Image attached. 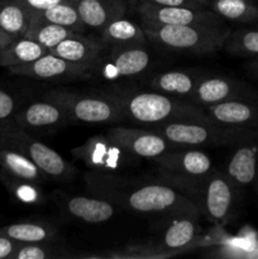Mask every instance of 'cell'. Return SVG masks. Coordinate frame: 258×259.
Listing matches in <instances>:
<instances>
[{
    "mask_svg": "<svg viewBox=\"0 0 258 259\" xmlns=\"http://www.w3.org/2000/svg\"><path fill=\"white\" fill-rule=\"evenodd\" d=\"M152 55L147 46L113 48L105 60L99 61V72L106 80H119L142 75L151 66Z\"/></svg>",
    "mask_w": 258,
    "mask_h": 259,
    "instance_id": "obj_14",
    "label": "cell"
},
{
    "mask_svg": "<svg viewBox=\"0 0 258 259\" xmlns=\"http://www.w3.org/2000/svg\"><path fill=\"white\" fill-rule=\"evenodd\" d=\"M58 242L19 243L12 259H60L73 258Z\"/></svg>",
    "mask_w": 258,
    "mask_h": 259,
    "instance_id": "obj_32",
    "label": "cell"
},
{
    "mask_svg": "<svg viewBox=\"0 0 258 259\" xmlns=\"http://www.w3.org/2000/svg\"><path fill=\"white\" fill-rule=\"evenodd\" d=\"M232 100H258V90L238 78L206 76L200 77L190 99L202 108Z\"/></svg>",
    "mask_w": 258,
    "mask_h": 259,
    "instance_id": "obj_10",
    "label": "cell"
},
{
    "mask_svg": "<svg viewBox=\"0 0 258 259\" xmlns=\"http://www.w3.org/2000/svg\"><path fill=\"white\" fill-rule=\"evenodd\" d=\"M142 25H223L224 19L210 8L161 7L141 0L137 7Z\"/></svg>",
    "mask_w": 258,
    "mask_h": 259,
    "instance_id": "obj_9",
    "label": "cell"
},
{
    "mask_svg": "<svg viewBox=\"0 0 258 259\" xmlns=\"http://www.w3.org/2000/svg\"><path fill=\"white\" fill-rule=\"evenodd\" d=\"M61 209L76 220L90 224L108 222L115 212V205L101 197L93 196H63L60 197Z\"/></svg>",
    "mask_w": 258,
    "mask_h": 259,
    "instance_id": "obj_19",
    "label": "cell"
},
{
    "mask_svg": "<svg viewBox=\"0 0 258 259\" xmlns=\"http://www.w3.org/2000/svg\"><path fill=\"white\" fill-rule=\"evenodd\" d=\"M204 2L206 3V4H207V8H209V4H210V2H212V0H204Z\"/></svg>",
    "mask_w": 258,
    "mask_h": 259,
    "instance_id": "obj_42",
    "label": "cell"
},
{
    "mask_svg": "<svg viewBox=\"0 0 258 259\" xmlns=\"http://www.w3.org/2000/svg\"><path fill=\"white\" fill-rule=\"evenodd\" d=\"M19 243L10 239L7 235L0 234V259H12Z\"/></svg>",
    "mask_w": 258,
    "mask_h": 259,
    "instance_id": "obj_38",
    "label": "cell"
},
{
    "mask_svg": "<svg viewBox=\"0 0 258 259\" xmlns=\"http://www.w3.org/2000/svg\"><path fill=\"white\" fill-rule=\"evenodd\" d=\"M0 180L3 184L9 189V191L14 195V197L24 204H42L45 201L42 191H40L39 185L32 184L25 180L15 179V177L9 176L5 172L0 174Z\"/></svg>",
    "mask_w": 258,
    "mask_h": 259,
    "instance_id": "obj_33",
    "label": "cell"
},
{
    "mask_svg": "<svg viewBox=\"0 0 258 259\" xmlns=\"http://www.w3.org/2000/svg\"><path fill=\"white\" fill-rule=\"evenodd\" d=\"M223 48L237 57L258 58V25L232 29Z\"/></svg>",
    "mask_w": 258,
    "mask_h": 259,
    "instance_id": "obj_30",
    "label": "cell"
},
{
    "mask_svg": "<svg viewBox=\"0 0 258 259\" xmlns=\"http://www.w3.org/2000/svg\"><path fill=\"white\" fill-rule=\"evenodd\" d=\"M75 159L82 162L90 171L114 172L126 162V153L106 134L93 136L81 146L71 149Z\"/></svg>",
    "mask_w": 258,
    "mask_h": 259,
    "instance_id": "obj_12",
    "label": "cell"
},
{
    "mask_svg": "<svg viewBox=\"0 0 258 259\" xmlns=\"http://www.w3.org/2000/svg\"><path fill=\"white\" fill-rule=\"evenodd\" d=\"M76 33L77 32H75V30L68 29V28L62 27V25L55 24V23L47 22V20H43L33 14L29 28H28L24 37L35 40L39 45H42L43 47L47 48L48 51H51L58 43H61L63 39L71 37V35L76 34Z\"/></svg>",
    "mask_w": 258,
    "mask_h": 259,
    "instance_id": "obj_29",
    "label": "cell"
},
{
    "mask_svg": "<svg viewBox=\"0 0 258 259\" xmlns=\"http://www.w3.org/2000/svg\"><path fill=\"white\" fill-rule=\"evenodd\" d=\"M78 2H66L61 4L51 7L42 12L33 13L35 17L40 18L47 22L55 23V24L62 25V27L72 29L77 33L85 32L86 27L81 19L80 12L77 7Z\"/></svg>",
    "mask_w": 258,
    "mask_h": 259,
    "instance_id": "obj_31",
    "label": "cell"
},
{
    "mask_svg": "<svg viewBox=\"0 0 258 259\" xmlns=\"http://www.w3.org/2000/svg\"><path fill=\"white\" fill-rule=\"evenodd\" d=\"M149 42L164 50L194 55L214 53L224 47L232 28L223 25H142Z\"/></svg>",
    "mask_w": 258,
    "mask_h": 259,
    "instance_id": "obj_4",
    "label": "cell"
},
{
    "mask_svg": "<svg viewBox=\"0 0 258 259\" xmlns=\"http://www.w3.org/2000/svg\"><path fill=\"white\" fill-rule=\"evenodd\" d=\"M14 121L25 131L57 129L71 123L70 118L58 104L43 98L17 111Z\"/></svg>",
    "mask_w": 258,
    "mask_h": 259,
    "instance_id": "obj_15",
    "label": "cell"
},
{
    "mask_svg": "<svg viewBox=\"0 0 258 259\" xmlns=\"http://www.w3.org/2000/svg\"><path fill=\"white\" fill-rule=\"evenodd\" d=\"M244 68L250 76L258 80V58H249V61L244 65Z\"/></svg>",
    "mask_w": 258,
    "mask_h": 259,
    "instance_id": "obj_39",
    "label": "cell"
},
{
    "mask_svg": "<svg viewBox=\"0 0 258 259\" xmlns=\"http://www.w3.org/2000/svg\"><path fill=\"white\" fill-rule=\"evenodd\" d=\"M225 166V175L238 190L254 185L258 174V142L238 144Z\"/></svg>",
    "mask_w": 258,
    "mask_h": 259,
    "instance_id": "obj_18",
    "label": "cell"
},
{
    "mask_svg": "<svg viewBox=\"0 0 258 259\" xmlns=\"http://www.w3.org/2000/svg\"><path fill=\"white\" fill-rule=\"evenodd\" d=\"M239 190L225 172L212 168L200 182L194 202L200 215L217 225L227 224L235 211Z\"/></svg>",
    "mask_w": 258,
    "mask_h": 259,
    "instance_id": "obj_8",
    "label": "cell"
},
{
    "mask_svg": "<svg viewBox=\"0 0 258 259\" xmlns=\"http://www.w3.org/2000/svg\"><path fill=\"white\" fill-rule=\"evenodd\" d=\"M50 52L46 47L35 40L27 37H19L13 39L4 48L0 50V66L2 67H14L33 62Z\"/></svg>",
    "mask_w": 258,
    "mask_h": 259,
    "instance_id": "obj_27",
    "label": "cell"
},
{
    "mask_svg": "<svg viewBox=\"0 0 258 259\" xmlns=\"http://www.w3.org/2000/svg\"><path fill=\"white\" fill-rule=\"evenodd\" d=\"M77 7L85 27L100 32L110 22L125 17L126 13L124 0H78Z\"/></svg>",
    "mask_w": 258,
    "mask_h": 259,
    "instance_id": "obj_21",
    "label": "cell"
},
{
    "mask_svg": "<svg viewBox=\"0 0 258 259\" xmlns=\"http://www.w3.org/2000/svg\"><path fill=\"white\" fill-rule=\"evenodd\" d=\"M152 161L158 171L157 180L172 186L192 201L200 182L214 168L209 154L189 147L172 149Z\"/></svg>",
    "mask_w": 258,
    "mask_h": 259,
    "instance_id": "obj_5",
    "label": "cell"
},
{
    "mask_svg": "<svg viewBox=\"0 0 258 259\" xmlns=\"http://www.w3.org/2000/svg\"><path fill=\"white\" fill-rule=\"evenodd\" d=\"M209 8L223 19L239 24H257V0H212Z\"/></svg>",
    "mask_w": 258,
    "mask_h": 259,
    "instance_id": "obj_28",
    "label": "cell"
},
{
    "mask_svg": "<svg viewBox=\"0 0 258 259\" xmlns=\"http://www.w3.org/2000/svg\"><path fill=\"white\" fill-rule=\"evenodd\" d=\"M196 217H176L166 227L161 243H157L161 248L171 253L172 255L181 254L192 249L200 239V228Z\"/></svg>",
    "mask_w": 258,
    "mask_h": 259,
    "instance_id": "obj_20",
    "label": "cell"
},
{
    "mask_svg": "<svg viewBox=\"0 0 258 259\" xmlns=\"http://www.w3.org/2000/svg\"><path fill=\"white\" fill-rule=\"evenodd\" d=\"M200 77L201 76L195 75L194 72L189 71H166L153 76L149 81V86L152 90L158 93L190 100Z\"/></svg>",
    "mask_w": 258,
    "mask_h": 259,
    "instance_id": "obj_23",
    "label": "cell"
},
{
    "mask_svg": "<svg viewBox=\"0 0 258 259\" xmlns=\"http://www.w3.org/2000/svg\"><path fill=\"white\" fill-rule=\"evenodd\" d=\"M18 108L15 99L4 89H0V121L14 119Z\"/></svg>",
    "mask_w": 258,
    "mask_h": 259,
    "instance_id": "obj_35",
    "label": "cell"
},
{
    "mask_svg": "<svg viewBox=\"0 0 258 259\" xmlns=\"http://www.w3.org/2000/svg\"><path fill=\"white\" fill-rule=\"evenodd\" d=\"M0 167L9 176L35 185H42L48 180L45 172L32 159L13 149L0 148Z\"/></svg>",
    "mask_w": 258,
    "mask_h": 259,
    "instance_id": "obj_25",
    "label": "cell"
},
{
    "mask_svg": "<svg viewBox=\"0 0 258 259\" xmlns=\"http://www.w3.org/2000/svg\"><path fill=\"white\" fill-rule=\"evenodd\" d=\"M113 95L120 104L124 118L146 128L169 121H212L202 106L158 91H123Z\"/></svg>",
    "mask_w": 258,
    "mask_h": 259,
    "instance_id": "obj_2",
    "label": "cell"
},
{
    "mask_svg": "<svg viewBox=\"0 0 258 259\" xmlns=\"http://www.w3.org/2000/svg\"><path fill=\"white\" fill-rule=\"evenodd\" d=\"M12 73L34 80H80L93 76V68L66 61L53 53L47 52L33 62L8 68Z\"/></svg>",
    "mask_w": 258,
    "mask_h": 259,
    "instance_id": "obj_13",
    "label": "cell"
},
{
    "mask_svg": "<svg viewBox=\"0 0 258 259\" xmlns=\"http://www.w3.org/2000/svg\"><path fill=\"white\" fill-rule=\"evenodd\" d=\"M151 4L161 7H182V8H207L204 0H144Z\"/></svg>",
    "mask_w": 258,
    "mask_h": 259,
    "instance_id": "obj_36",
    "label": "cell"
},
{
    "mask_svg": "<svg viewBox=\"0 0 258 259\" xmlns=\"http://www.w3.org/2000/svg\"><path fill=\"white\" fill-rule=\"evenodd\" d=\"M22 2L27 5L28 9H30V12L38 13L51 7H55L57 4H61V3L78 2V0H22Z\"/></svg>",
    "mask_w": 258,
    "mask_h": 259,
    "instance_id": "obj_37",
    "label": "cell"
},
{
    "mask_svg": "<svg viewBox=\"0 0 258 259\" xmlns=\"http://www.w3.org/2000/svg\"><path fill=\"white\" fill-rule=\"evenodd\" d=\"M104 48L105 46L100 39L83 35L82 33H76L58 43L50 52L66 61L95 70Z\"/></svg>",
    "mask_w": 258,
    "mask_h": 259,
    "instance_id": "obj_17",
    "label": "cell"
},
{
    "mask_svg": "<svg viewBox=\"0 0 258 259\" xmlns=\"http://www.w3.org/2000/svg\"><path fill=\"white\" fill-rule=\"evenodd\" d=\"M179 147H235L248 142H258V129L239 128L202 121H169L147 126Z\"/></svg>",
    "mask_w": 258,
    "mask_h": 259,
    "instance_id": "obj_3",
    "label": "cell"
},
{
    "mask_svg": "<svg viewBox=\"0 0 258 259\" xmlns=\"http://www.w3.org/2000/svg\"><path fill=\"white\" fill-rule=\"evenodd\" d=\"M32 17L22 0H0V29L12 39L24 37Z\"/></svg>",
    "mask_w": 258,
    "mask_h": 259,
    "instance_id": "obj_26",
    "label": "cell"
},
{
    "mask_svg": "<svg viewBox=\"0 0 258 259\" xmlns=\"http://www.w3.org/2000/svg\"><path fill=\"white\" fill-rule=\"evenodd\" d=\"M0 234L18 243L58 242L60 230L47 222H18L0 227Z\"/></svg>",
    "mask_w": 258,
    "mask_h": 259,
    "instance_id": "obj_24",
    "label": "cell"
},
{
    "mask_svg": "<svg viewBox=\"0 0 258 259\" xmlns=\"http://www.w3.org/2000/svg\"><path fill=\"white\" fill-rule=\"evenodd\" d=\"M98 257L105 258H121V259H142V258H168L174 257L171 253L164 250L159 247L157 243H148V244H137L129 245L123 250H116L113 253H106V254L98 255Z\"/></svg>",
    "mask_w": 258,
    "mask_h": 259,
    "instance_id": "obj_34",
    "label": "cell"
},
{
    "mask_svg": "<svg viewBox=\"0 0 258 259\" xmlns=\"http://www.w3.org/2000/svg\"><path fill=\"white\" fill-rule=\"evenodd\" d=\"M100 40L105 47H110L111 50L147 46L149 42L142 24H137L125 17L118 18L109 23L101 30Z\"/></svg>",
    "mask_w": 258,
    "mask_h": 259,
    "instance_id": "obj_22",
    "label": "cell"
},
{
    "mask_svg": "<svg viewBox=\"0 0 258 259\" xmlns=\"http://www.w3.org/2000/svg\"><path fill=\"white\" fill-rule=\"evenodd\" d=\"M85 184L89 195L108 200L126 211L169 218L201 217L191 199L157 179L142 181L113 172L89 171Z\"/></svg>",
    "mask_w": 258,
    "mask_h": 259,
    "instance_id": "obj_1",
    "label": "cell"
},
{
    "mask_svg": "<svg viewBox=\"0 0 258 259\" xmlns=\"http://www.w3.org/2000/svg\"><path fill=\"white\" fill-rule=\"evenodd\" d=\"M254 189L258 194V174H257V179H255V181H254Z\"/></svg>",
    "mask_w": 258,
    "mask_h": 259,
    "instance_id": "obj_41",
    "label": "cell"
},
{
    "mask_svg": "<svg viewBox=\"0 0 258 259\" xmlns=\"http://www.w3.org/2000/svg\"><path fill=\"white\" fill-rule=\"evenodd\" d=\"M212 121L239 128L258 129V100H232L205 106Z\"/></svg>",
    "mask_w": 258,
    "mask_h": 259,
    "instance_id": "obj_16",
    "label": "cell"
},
{
    "mask_svg": "<svg viewBox=\"0 0 258 259\" xmlns=\"http://www.w3.org/2000/svg\"><path fill=\"white\" fill-rule=\"evenodd\" d=\"M0 148L13 149L32 159L48 180L72 181L77 176V169L40 141L33 138L28 131L18 125L14 119L0 121Z\"/></svg>",
    "mask_w": 258,
    "mask_h": 259,
    "instance_id": "obj_6",
    "label": "cell"
},
{
    "mask_svg": "<svg viewBox=\"0 0 258 259\" xmlns=\"http://www.w3.org/2000/svg\"><path fill=\"white\" fill-rule=\"evenodd\" d=\"M45 98L58 104L71 121L110 124L124 120V113L113 94H85L68 90H51Z\"/></svg>",
    "mask_w": 258,
    "mask_h": 259,
    "instance_id": "obj_7",
    "label": "cell"
},
{
    "mask_svg": "<svg viewBox=\"0 0 258 259\" xmlns=\"http://www.w3.org/2000/svg\"><path fill=\"white\" fill-rule=\"evenodd\" d=\"M12 40L13 39L9 37V35L5 34V33L3 32L2 29H0V50H2V48H4L5 46L9 45V43L12 42Z\"/></svg>",
    "mask_w": 258,
    "mask_h": 259,
    "instance_id": "obj_40",
    "label": "cell"
},
{
    "mask_svg": "<svg viewBox=\"0 0 258 259\" xmlns=\"http://www.w3.org/2000/svg\"><path fill=\"white\" fill-rule=\"evenodd\" d=\"M105 134L126 153L138 158L153 159L172 149L180 148L151 129L114 126L108 129Z\"/></svg>",
    "mask_w": 258,
    "mask_h": 259,
    "instance_id": "obj_11",
    "label": "cell"
}]
</instances>
